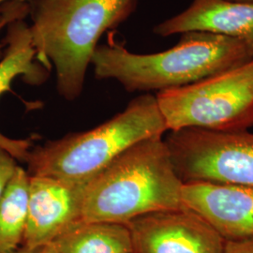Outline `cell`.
<instances>
[{
  "mask_svg": "<svg viewBox=\"0 0 253 253\" xmlns=\"http://www.w3.org/2000/svg\"><path fill=\"white\" fill-rule=\"evenodd\" d=\"M253 59V50L233 38L207 32L183 33L169 50L134 54L117 42L99 45L91 64L98 79H114L128 92L186 86Z\"/></svg>",
  "mask_w": 253,
  "mask_h": 253,
  "instance_id": "6da1fadb",
  "label": "cell"
},
{
  "mask_svg": "<svg viewBox=\"0 0 253 253\" xmlns=\"http://www.w3.org/2000/svg\"><path fill=\"white\" fill-rule=\"evenodd\" d=\"M29 26L37 60L53 66L58 93L81 95L100 37L134 11L137 0H29Z\"/></svg>",
  "mask_w": 253,
  "mask_h": 253,
  "instance_id": "7a4b0ae2",
  "label": "cell"
},
{
  "mask_svg": "<svg viewBox=\"0 0 253 253\" xmlns=\"http://www.w3.org/2000/svg\"><path fill=\"white\" fill-rule=\"evenodd\" d=\"M183 185L163 136L146 139L88 181L82 220L126 225L147 214L186 208Z\"/></svg>",
  "mask_w": 253,
  "mask_h": 253,
  "instance_id": "3957f363",
  "label": "cell"
},
{
  "mask_svg": "<svg viewBox=\"0 0 253 253\" xmlns=\"http://www.w3.org/2000/svg\"><path fill=\"white\" fill-rule=\"evenodd\" d=\"M156 96L146 93L126 109L89 130L72 133L31 149L28 173L89 181L137 143L167 131Z\"/></svg>",
  "mask_w": 253,
  "mask_h": 253,
  "instance_id": "277c9868",
  "label": "cell"
},
{
  "mask_svg": "<svg viewBox=\"0 0 253 253\" xmlns=\"http://www.w3.org/2000/svg\"><path fill=\"white\" fill-rule=\"evenodd\" d=\"M159 108L169 131H214L253 126V59L186 86L160 91Z\"/></svg>",
  "mask_w": 253,
  "mask_h": 253,
  "instance_id": "5b68a950",
  "label": "cell"
},
{
  "mask_svg": "<svg viewBox=\"0 0 253 253\" xmlns=\"http://www.w3.org/2000/svg\"><path fill=\"white\" fill-rule=\"evenodd\" d=\"M180 180L253 188V132L187 127L164 138Z\"/></svg>",
  "mask_w": 253,
  "mask_h": 253,
  "instance_id": "8992f818",
  "label": "cell"
},
{
  "mask_svg": "<svg viewBox=\"0 0 253 253\" xmlns=\"http://www.w3.org/2000/svg\"><path fill=\"white\" fill-rule=\"evenodd\" d=\"M133 253H223L226 240L189 208L155 212L126 224Z\"/></svg>",
  "mask_w": 253,
  "mask_h": 253,
  "instance_id": "52a82bcc",
  "label": "cell"
},
{
  "mask_svg": "<svg viewBox=\"0 0 253 253\" xmlns=\"http://www.w3.org/2000/svg\"><path fill=\"white\" fill-rule=\"evenodd\" d=\"M87 183L29 174L27 227L21 247L52 243L82 220Z\"/></svg>",
  "mask_w": 253,
  "mask_h": 253,
  "instance_id": "ba28073f",
  "label": "cell"
},
{
  "mask_svg": "<svg viewBox=\"0 0 253 253\" xmlns=\"http://www.w3.org/2000/svg\"><path fill=\"white\" fill-rule=\"evenodd\" d=\"M182 201L225 240L253 238V188L186 183L182 188Z\"/></svg>",
  "mask_w": 253,
  "mask_h": 253,
  "instance_id": "9c48e42d",
  "label": "cell"
},
{
  "mask_svg": "<svg viewBox=\"0 0 253 253\" xmlns=\"http://www.w3.org/2000/svg\"><path fill=\"white\" fill-rule=\"evenodd\" d=\"M191 31L237 39L253 50V2L192 0L188 9L154 28L162 37Z\"/></svg>",
  "mask_w": 253,
  "mask_h": 253,
  "instance_id": "30bf717a",
  "label": "cell"
},
{
  "mask_svg": "<svg viewBox=\"0 0 253 253\" xmlns=\"http://www.w3.org/2000/svg\"><path fill=\"white\" fill-rule=\"evenodd\" d=\"M24 19H14L7 25L3 41L5 50L0 59V97L10 91L12 82L18 76L32 84H40L47 78V68L37 60L30 27ZM0 147L16 161L27 163L32 142L29 139H11L0 132Z\"/></svg>",
  "mask_w": 253,
  "mask_h": 253,
  "instance_id": "8fae6325",
  "label": "cell"
},
{
  "mask_svg": "<svg viewBox=\"0 0 253 253\" xmlns=\"http://www.w3.org/2000/svg\"><path fill=\"white\" fill-rule=\"evenodd\" d=\"M61 253H133L127 225L80 220L53 242Z\"/></svg>",
  "mask_w": 253,
  "mask_h": 253,
  "instance_id": "7c38bea8",
  "label": "cell"
},
{
  "mask_svg": "<svg viewBox=\"0 0 253 253\" xmlns=\"http://www.w3.org/2000/svg\"><path fill=\"white\" fill-rule=\"evenodd\" d=\"M29 173L17 166L0 199V253H11L22 246L28 208Z\"/></svg>",
  "mask_w": 253,
  "mask_h": 253,
  "instance_id": "4fadbf2b",
  "label": "cell"
},
{
  "mask_svg": "<svg viewBox=\"0 0 253 253\" xmlns=\"http://www.w3.org/2000/svg\"><path fill=\"white\" fill-rule=\"evenodd\" d=\"M29 0H0V25L29 14Z\"/></svg>",
  "mask_w": 253,
  "mask_h": 253,
  "instance_id": "5bb4252c",
  "label": "cell"
},
{
  "mask_svg": "<svg viewBox=\"0 0 253 253\" xmlns=\"http://www.w3.org/2000/svg\"><path fill=\"white\" fill-rule=\"evenodd\" d=\"M17 168L16 160L0 147V199Z\"/></svg>",
  "mask_w": 253,
  "mask_h": 253,
  "instance_id": "9a60e30c",
  "label": "cell"
},
{
  "mask_svg": "<svg viewBox=\"0 0 253 253\" xmlns=\"http://www.w3.org/2000/svg\"><path fill=\"white\" fill-rule=\"evenodd\" d=\"M223 253H253V238L226 240Z\"/></svg>",
  "mask_w": 253,
  "mask_h": 253,
  "instance_id": "2e32d148",
  "label": "cell"
},
{
  "mask_svg": "<svg viewBox=\"0 0 253 253\" xmlns=\"http://www.w3.org/2000/svg\"><path fill=\"white\" fill-rule=\"evenodd\" d=\"M11 253H61L60 251L57 249V247L52 242L49 244L42 245L39 246L35 248L27 249V248H23L20 247L18 250Z\"/></svg>",
  "mask_w": 253,
  "mask_h": 253,
  "instance_id": "e0dca14e",
  "label": "cell"
},
{
  "mask_svg": "<svg viewBox=\"0 0 253 253\" xmlns=\"http://www.w3.org/2000/svg\"><path fill=\"white\" fill-rule=\"evenodd\" d=\"M10 22V21H9ZM9 22H5V23H3V24H1L0 25V29L2 28V27H5V26H7L8 24H9ZM5 48V44L3 43V42H2V43H0V59H1V57L3 56V54H4V51H3V49Z\"/></svg>",
  "mask_w": 253,
  "mask_h": 253,
  "instance_id": "ac0fdd59",
  "label": "cell"
},
{
  "mask_svg": "<svg viewBox=\"0 0 253 253\" xmlns=\"http://www.w3.org/2000/svg\"><path fill=\"white\" fill-rule=\"evenodd\" d=\"M234 1H240V2H253V0H234Z\"/></svg>",
  "mask_w": 253,
  "mask_h": 253,
  "instance_id": "d6986e66",
  "label": "cell"
}]
</instances>
